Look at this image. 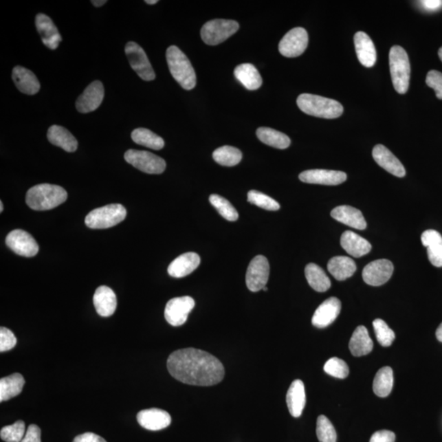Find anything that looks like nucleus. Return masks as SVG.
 <instances>
[{
	"mask_svg": "<svg viewBox=\"0 0 442 442\" xmlns=\"http://www.w3.org/2000/svg\"><path fill=\"white\" fill-rule=\"evenodd\" d=\"M170 375L183 384L209 387L221 383L225 368L214 355L204 351L186 349L174 351L167 360Z\"/></svg>",
	"mask_w": 442,
	"mask_h": 442,
	"instance_id": "nucleus-1",
	"label": "nucleus"
},
{
	"mask_svg": "<svg viewBox=\"0 0 442 442\" xmlns=\"http://www.w3.org/2000/svg\"><path fill=\"white\" fill-rule=\"evenodd\" d=\"M67 199V192L63 188L49 184H38L30 188L25 196L28 207L36 211L54 209Z\"/></svg>",
	"mask_w": 442,
	"mask_h": 442,
	"instance_id": "nucleus-2",
	"label": "nucleus"
},
{
	"mask_svg": "<svg viewBox=\"0 0 442 442\" xmlns=\"http://www.w3.org/2000/svg\"><path fill=\"white\" fill-rule=\"evenodd\" d=\"M166 61L170 74L183 89L191 90L196 87V74L190 59L177 46H170L166 50Z\"/></svg>",
	"mask_w": 442,
	"mask_h": 442,
	"instance_id": "nucleus-3",
	"label": "nucleus"
},
{
	"mask_svg": "<svg viewBox=\"0 0 442 442\" xmlns=\"http://www.w3.org/2000/svg\"><path fill=\"white\" fill-rule=\"evenodd\" d=\"M297 104L304 113L313 117L334 119L341 117L343 113V107L340 102L315 94H301L298 98Z\"/></svg>",
	"mask_w": 442,
	"mask_h": 442,
	"instance_id": "nucleus-4",
	"label": "nucleus"
},
{
	"mask_svg": "<svg viewBox=\"0 0 442 442\" xmlns=\"http://www.w3.org/2000/svg\"><path fill=\"white\" fill-rule=\"evenodd\" d=\"M389 64L395 89L400 94H405L410 85V63L409 57L402 47L395 45L390 49Z\"/></svg>",
	"mask_w": 442,
	"mask_h": 442,
	"instance_id": "nucleus-5",
	"label": "nucleus"
},
{
	"mask_svg": "<svg viewBox=\"0 0 442 442\" xmlns=\"http://www.w3.org/2000/svg\"><path fill=\"white\" fill-rule=\"evenodd\" d=\"M126 210L121 204H110L90 212L85 217V225L90 229H109L122 222L126 217Z\"/></svg>",
	"mask_w": 442,
	"mask_h": 442,
	"instance_id": "nucleus-6",
	"label": "nucleus"
},
{
	"mask_svg": "<svg viewBox=\"0 0 442 442\" xmlns=\"http://www.w3.org/2000/svg\"><path fill=\"white\" fill-rule=\"evenodd\" d=\"M239 25L236 21L214 19L208 21L201 30V36L205 44L217 45L238 32Z\"/></svg>",
	"mask_w": 442,
	"mask_h": 442,
	"instance_id": "nucleus-7",
	"label": "nucleus"
},
{
	"mask_svg": "<svg viewBox=\"0 0 442 442\" xmlns=\"http://www.w3.org/2000/svg\"><path fill=\"white\" fill-rule=\"evenodd\" d=\"M124 160L144 173L158 175L164 173L166 163L162 157L147 151L130 149L124 153Z\"/></svg>",
	"mask_w": 442,
	"mask_h": 442,
	"instance_id": "nucleus-8",
	"label": "nucleus"
},
{
	"mask_svg": "<svg viewBox=\"0 0 442 442\" xmlns=\"http://www.w3.org/2000/svg\"><path fill=\"white\" fill-rule=\"evenodd\" d=\"M126 57L132 69L134 70L142 80L151 81L155 80L156 75L150 63L144 50L135 42H128L126 48Z\"/></svg>",
	"mask_w": 442,
	"mask_h": 442,
	"instance_id": "nucleus-9",
	"label": "nucleus"
},
{
	"mask_svg": "<svg viewBox=\"0 0 442 442\" xmlns=\"http://www.w3.org/2000/svg\"><path fill=\"white\" fill-rule=\"evenodd\" d=\"M269 264L264 256H256L249 264L246 274V285L253 293L263 290L267 285Z\"/></svg>",
	"mask_w": 442,
	"mask_h": 442,
	"instance_id": "nucleus-10",
	"label": "nucleus"
},
{
	"mask_svg": "<svg viewBox=\"0 0 442 442\" xmlns=\"http://www.w3.org/2000/svg\"><path fill=\"white\" fill-rule=\"evenodd\" d=\"M308 34L302 27L291 29L283 37L278 50L286 58H296L302 55L308 46Z\"/></svg>",
	"mask_w": 442,
	"mask_h": 442,
	"instance_id": "nucleus-11",
	"label": "nucleus"
},
{
	"mask_svg": "<svg viewBox=\"0 0 442 442\" xmlns=\"http://www.w3.org/2000/svg\"><path fill=\"white\" fill-rule=\"evenodd\" d=\"M195 307V300L188 296L171 299L166 306L165 318L170 325L178 327L186 323Z\"/></svg>",
	"mask_w": 442,
	"mask_h": 442,
	"instance_id": "nucleus-12",
	"label": "nucleus"
},
{
	"mask_svg": "<svg viewBox=\"0 0 442 442\" xmlns=\"http://www.w3.org/2000/svg\"><path fill=\"white\" fill-rule=\"evenodd\" d=\"M5 243L12 252L21 256H35L38 252L36 239L23 230L10 232L6 237Z\"/></svg>",
	"mask_w": 442,
	"mask_h": 442,
	"instance_id": "nucleus-13",
	"label": "nucleus"
},
{
	"mask_svg": "<svg viewBox=\"0 0 442 442\" xmlns=\"http://www.w3.org/2000/svg\"><path fill=\"white\" fill-rule=\"evenodd\" d=\"M394 266L390 261L381 259L372 261L363 269L364 282L371 286H381L387 283L393 276Z\"/></svg>",
	"mask_w": 442,
	"mask_h": 442,
	"instance_id": "nucleus-14",
	"label": "nucleus"
},
{
	"mask_svg": "<svg viewBox=\"0 0 442 442\" xmlns=\"http://www.w3.org/2000/svg\"><path fill=\"white\" fill-rule=\"evenodd\" d=\"M104 98V87L101 81H93L77 98L76 107L80 113H88L100 107Z\"/></svg>",
	"mask_w": 442,
	"mask_h": 442,
	"instance_id": "nucleus-15",
	"label": "nucleus"
},
{
	"mask_svg": "<svg viewBox=\"0 0 442 442\" xmlns=\"http://www.w3.org/2000/svg\"><path fill=\"white\" fill-rule=\"evenodd\" d=\"M299 179L307 184L338 186L346 181L347 175L342 171L316 169L303 171L299 175Z\"/></svg>",
	"mask_w": 442,
	"mask_h": 442,
	"instance_id": "nucleus-16",
	"label": "nucleus"
},
{
	"mask_svg": "<svg viewBox=\"0 0 442 442\" xmlns=\"http://www.w3.org/2000/svg\"><path fill=\"white\" fill-rule=\"evenodd\" d=\"M373 159L382 168L397 177H404L406 171L404 166L399 161L398 158L390 151L388 148L382 144H377L373 149Z\"/></svg>",
	"mask_w": 442,
	"mask_h": 442,
	"instance_id": "nucleus-17",
	"label": "nucleus"
},
{
	"mask_svg": "<svg viewBox=\"0 0 442 442\" xmlns=\"http://www.w3.org/2000/svg\"><path fill=\"white\" fill-rule=\"evenodd\" d=\"M342 304L337 298H330L317 308L312 317V324L316 328L324 329L333 324L340 314Z\"/></svg>",
	"mask_w": 442,
	"mask_h": 442,
	"instance_id": "nucleus-18",
	"label": "nucleus"
},
{
	"mask_svg": "<svg viewBox=\"0 0 442 442\" xmlns=\"http://www.w3.org/2000/svg\"><path fill=\"white\" fill-rule=\"evenodd\" d=\"M137 421L148 430L159 431L169 426L171 417L166 411L153 408L140 411L137 415Z\"/></svg>",
	"mask_w": 442,
	"mask_h": 442,
	"instance_id": "nucleus-19",
	"label": "nucleus"
},
{
	"mask_svg": "<svg viewBox=\"0 0 442 442\" xmlns=\"http://www.w3.org/2000/svg\"><path fill=\"white\" fill-rule=\"evenodd\" d=\"M36 27L44 45L49 49H57L63 38L52 19L45 14H38L36 18Z\"/></svg>",
	"mask_w": 442,
	"mask_h": 442,
	"instance_id": "nucleus-20",
	"label": "nucleus"
},
{
	"mask_svg": "<svg viewBox=\"0 0 442 442\" xmlns=\"http://www.w3.org/2000/svg\"><path fill=\"white\" fill-rule=\"evenodd\" d=\"M355 48L358 60L363 66L371 68L377 61L375 45L366 33L359 32L354 37Z\"/></svg>",
	"mask_w": 442,
	"mask_h": 442,
	"instance_id": "nucleus-21",
	"label": "nucleus"
},
{
	"mask_svg": "<svg viewBox=\"0 0 442 442\" xmlns=\"http://www.w3.org/2000/svg\"><path fill=\"white\" fill-rule=\"evenodd\" d=\"M200 263V256L197 253H184L170 264L167 272L171 277L184 278L194 272L199 267Z\"/></svg>",
	"mask_w": 442,
	"mask_h": 442,
	"instance_id": "nucleus-22",
	"label": "nucleus"
},
{
	"mask_svg": "<svg viewBox=\"0 0 442 442\" xmlns=\"http://www.w3.org/2000/svg\"><path fill=\"white\" fill-rule=\"evenodd\" d=\"M331 217L336 221L356 230L366 229L367 223L360 210L350 206H339L331 212Z\"/></svg>",
	"mask_w": 442,
	"mask_h": 442,
	"instance_id": "nucleus-23",
	"label": "nucleus"
},
{
	"mask_svg": "<svg viewBox=\"0 0 442 442\" xmlns=\"http://www.w3.org/2000/svg\"><path fill=\"white\" fill-rule=\"evenodd\" d=\"M93 305L98 315L109 317L117 309V296L109 287H98L93 295Z\"/></svg>",
	"mask_w": 442,
	"mask_h": 442,
	"instance_id": "nucleus-24",
	"label": "nucleus"
},
{
	"mask_svg": "<svg viewBox=\"0 0 442 442\" xmlns=\"http://www.w3.org/2000/svg\"><path fill=\"white\" fill-rule=\"evenodd\" d=\"M12 80L21 93L34 96L40 91L41 84L37 77L32 71L27 68L16 66L12 70Z\"/></svg>",
	"mask_w": 442,
	"mask_h": 442,
	"instance_id": "nucleus-25",
	"label": "nucleus"
},
{
	"mask_svg": "<svg viewBox=\"0 0 442 442\" xmlns=\"http://www.w3.org/2000/svg\"><path fill=\"white\" fill-rule=\"evenodd\" d=\"M286 401L291 415L294 418H299L307 402L306 390L302 381L297 379L291 383L287 390Z\"/></svg>",
	"mask_w": 442,
	"mask_h": 442,
	"instance_id": "nucleus-26",
	"label": "nucleus"
},
{
	"mask_svg": "<svg viewBox=\"0 0 442 442\" xmlns=\"http://www.w3.org/2000/svg\"><path fill=\"white\" fill-rule=\"evenodd\" d=\"M423 245L428 249V256L431 264L442 267V236L434 230L424 231L421 236Z\"/></svg>",
	"mask_w": 442,
	"mask_h": 442,
	"instance_id": "nucleus-27",
	"label": "nucleus"
},
{
	"mask_svg": "<svg viewBox=\"0 0 442 442\" xmlns=\"http://www.w3.org/2000/svg\"><path fill=\"white\" fill-rule=\"evenodd\" d=\"M341 245L349 255L362 257L371 251L372 246L366 239L354 233L353 231H346L341 237Z\"/></svg>",
	"mask_w": 442,
	"mask_h": 442,
	"instance_id": "nucleus-28",
	"label": "nucleus"
},
{
	"mask_svg": "<svg viewBox=\"0 0 442 442\" xmlns=\"http://www.w3.org/2000/svg\"><path fill=\"white\" fill-rule=\"evenodd\" d=\"M48 140L51 144L65 150L68 153L76 152L78 142L69 131L60 126H52L49 128Z\"/></svg>",
	"mask_w": 442,
	"mask_h": 442,
	"instance_id": "nucleus-29",
	"label": "nucleus"
},
{
	"mask_svg": "<svg viewBox=\"0 0 442 442\" xmlns=\"http://www.w3.org/2000/svg\"><path fill=\"white\" fill-rule=\"evenodd\" d=\"M373 349V342L364 326H359L351 336L349 349L356 357L370 354Z\"/></svg>",
	"mask_w": 442,
	"mask_h": 442,
	"instance_id": "nucleus-30",
	"label": "nucleus"
},
{
	"mask_svg": "<svg viewBox=\"0 0 442 442\" xmlns=\"http://www.w3.org/2000/svg\"><path fill=\"white\" fill-rule=\"evenodd\" d=\"M234 76L244 87L249 90H256L263 85V78L259 71L250 63L240 64L235 68Z\"/></svg>",
	"mask_w": 442,
	"mask_h": 442,
	"instance_id": "nucleus-31",
	"label": "nucleus"
},
{
	"mask_svg": "<svg viewBox=\"0 0 442 442\" xmlns=\"http://www.w3.org/2000/svg\"><path fill=\"white\" fill-rule=\"evenodd\" d=\"M328 269L337 280L343 281L353 276L356 265L350 257L335 256L329 261Z\"/></svg>",
	"mask_w": 442,
	"mask_h": 442,
	"instance_id": "nucleus-32",
	"label": "nucleus"
},
{
	"mask_svg": "<svg viewBox=\"0 0 442 442\" xmlns=\"http://www.w3.org/2000/svg\"><path fill=\"white\" fill-rule=\"evenodd\" d=\"M24 384V377L19 373L3 377L0 380V401H6L19 396L23 389Z\"/></svg>",
	"mask_w": 442,
	"mask_h": 442,
	"instance_id": "nucleus-33",
	"label": "nucleus"
},
{
	"mask_svg": "<svg viewBox=\"0 0 442 442\" xmlns=\"http://www.w3.org/2000/svg\"><path fill=\"white\" fill-rule=\"evenodd\" d=\"M305 274L309 285L319 293H324L331 287V281L319 265L314 263L308 264L305 269Z\"/></svg>",
	"mask_w": 442,
	"mask_h": 442,
	"instance_id": "nucleus-34",
	"label": "nucleus"
},
{
	"mask_svg": "<svg viewBox=\"0 0 442 442\" xmlns=\"http://www.w3.org/2000/svg\"><path fill=\"white\" fill-rule=\"evenodd\" d=\"M256 136L263 144L278 149H286L291 144L289 136L272 128L257 129Z\"/></svg>",
	"mask_w": 442,
	"mask_h": 442,
	"instance_id": "nucleus-35",
	"label": "nucleus"
},
{
	"mask_svg": "<svg viewBox=\"0 0 442 442\" xmlns=\"http://www.w3.org/2000/svg\"><path fill=\"white\" fill-rule=\"evenodd\" d=\"M393 368L388 366L382 368L377 371L373 380V392L377 397L384 398L389 396L393 388Z\"/></svg>",
	"mask_w": 442,
	"mask_h": 442,
	"instance_id": "nucleus-36",
	"label": "nucleus"
},
{
	"mask_svg": "<svg viewBox=\"0 0 442 442\" xmlns=\"http://www.w3.org/2000/svg\"><path fill=\"white\" fill-rule=\"evenodd\" d=\"M131 138L135 144L153 150H161L165 146L162 137L145 128L135 129L131 133Z\"/></svg>",
	"mask_w": 442,
	"mask_h": 442,
	"instance_id": "nucleus-37",
	"label": "nucleus"
},
{
	"mask_svg": "<svg viewBox=\"0 0 442 442\" xmlns=\"http://www.w3.org/2000/svg\"><path fill=\"white\" fill-rule=\"evenodd\" d=\"M213 159L223 166H234L242 160V153L239 149L231 146H223L214 150Z\"/></svg>",
	"mask_w": 442,
	"mask_h": 442,
	"instance_id": "nucleus-38",
	"label": "nucleus"
},
{
	"mask_svg": "<svg viewBox=\"0 0 442 442\" xmlns=\"http://www.w3.org/2000/svg\"><path fill=\"white\" fill-rule=\"evenodd\" d=\"M209 201L225 220L229 221L238 220L239 213L237 210L225 197L217 195H212L209 197Z\"/></svg>",
	"mask_w": 442,
	"mask_h": 442,
	"instance_id": "nucleus-39",
	"label": "nucleus"
},
{
	"mask_svg": "<svg viewBox=\"0 0 442 442\" xmlns=\"http://www.w3.org/2000/svg\"><path fill=\"white\" fill-rule=\"evenodd\" d=\"M316 434L320 442H337V432L333 425L324 415L317 419Z\"/></svg>",
	"mask_w": 442,
	"mask_h": 442,
	"instance_id": "nucleus-40",
	"label": "nucleus"
},
{
	"mask_svg": "<svg viewBox=\"0 0 442 442\" xmlns=\"http://www.w3.org/2000/svg\"><path fill=\"white\" fill-rule=\"evenodd\" d=\"M247 200L249 203L257 206L267 211H278L280 209V203L259 191L251 190L248 192Z\"/></svg>",
	"mask_w": 442,
	"mask_h": 442,
	"instance_id": "nucleus-41",
	"label": "nucleus"
},
{
	"mask_svg": "<svg viewBox=\"0 0 442 442\" xmlns=\"http://www.w3.org/2000/svg\"><path fill=\"white\" fill-rule=\"evenodd\" d=\"M377 342L384 347L390 346L395 340V333L388 327L386 322L381 319H376L373 322Z\"/></svg>",
	"mask_w": 442,
	"mask_h": 442,
	"instance_id": "nucleus-42",
	"label": "nucleus"
},
{
	"mask_svg": "<svg viewBox=\"0 0 442 442\" xmlns=\"http://www.w3.org/2000/svg\"><path fill=\"white\" fill-rule=\"evenodd\" d=\"M25 434V423L21 420L3 427L0 432L1 439L6 442H21Z\"/></svg>",
	"mask_w": 442,
	"mask_h": 442,
	"instance_id": "nucleus-43",
	"label": "nucleus"
},
{
	"mask_svg": "<svg viewBox=\"0 0 442 442\" xmlns=\"http://www.w3.org/2000/svg\"><path fill=\"white\" fill-rule=\"evenodd\" d=\"M324 371L328 375L340 379H346L349 375V368L347 364L344 360L338 357L329 359L324 364Z\"/></svg>",
	"mask_w": 442,
	"mask_h": 442,
	"instance_id": "nucleus-44",
	"label": "nucleus"
},
{
	"mask_svg": "<svg viewBox=\"0 0 442 442\" xmlns=\"http://www.w3.org/2000/svg\"><path fill=\"white\" fill-rule=\"evenodd\" d=\"M16 344V338L11 330L1 327L0 329V351H10Z\"/></svg>",
	"mask_w": 442,
	"mask_h": 442,
	"instance_id": "nucleus-45",
	"label": "nucleus"
},
{
	"mask_svg": "<svg viewBox=\"0 0 442 442\" xmlns=\"http://www.w3.org/2000/svg\"><path fill=\"white\" fill-rule=\"evenodd\" d=\"M426 83L428 87L435 90L437 98L442 100V73L435 70L429 71Z\"/></svg>",
	"mask_w": 442,
	"mask_h": 442,
	"instance_id": "nucleus-46",
	"label": "nucleus"
},
{
	"mask_svg": "<svg viewBox=\"0 0 442 442\" xmlns=\"http://www.w3.org/2000/svg\"><path fill=\"white\" fill-rule=\"evenodd\" d=\"M21 442H41V428L36 424L30 425Z\"/></svg>",
	"mask_w": 442,
	"mask_h": 442,
	"instance_id": "nucleus-47",
	"label": "nucleus"
},
{
	"mask_svg": "<svg viewBox=\"0 0 442 442\" xmlns=\"http://www.w3.org/2000/svg\"><path fill=\"white\" fill-rule=\"evenodd\" d=\"M396 435L388 430L377 431L373 433L370 442H395Z\"/></svg>",
	"mask_w": 442,
	"mask_h": 442,
	"instance_id": "nucleus-48",
	"label": "nucleus"
},
{
	"mask_svg": "<svg viewBox=\"0 0 442 442\" xmlns=\"http://www.w3.org/2000/svg\"><path fill=\"white\" fill-rule=\"evenodd\" d=\"M73 442H107L100 436L92 432H85L84 434L77 436Z\"/></svg>",
	"mask_w": 442,
	"mask_h": 442,
	"instance_id": "nucleus-49",
	"label": "nucleus"
},
{
	"mask_svg": "<svg viewBox=\"0 0 442 442\" xmlns=\"http://www.w3.org/2000/svg\"><path fill=\"white\" fill-rule=\"evenodd\" d=\"M419 3L424 10L430 12L439 10L442 5V1L440 0H425V1H420Z\"/></svg>",
	"mask_w": 442,
	"mask_h": 442,
	"instance_id": "nucleus-50",
	"label": "nucleus"
},
{
	"mask_svg": "<svg viewBox=\"0 0 442 442\" xmlns=\"http://www.w3.org/2000/svg\"><path fill=\"white\" fill-rule=\"evenodd\" d=\"M436 336H437V340L442 342V323L439 325V327L437 328V329Z\"/></svg>",
	"mask_w": 442,
	"mask_h": 442,
	"instance_id": "nucleus-51",
	"label": "nucleus"
},
{
	"mask_svg": "<svg viewBox=\"0 0 442 442\" xmlns=\"http://www.w3.org/2000/svg\"><path fill=\"white\" fill-rule=\"evenodd\" d=\"M91 3L93 4V6L101 7L107 3V0H92Z\"/></svg>",
	"mask_w": 442,
	"mask_h": 442,
	"instance_id": "nucleus-52",
	"label": "nucleus"
},
{
	"mask_svg": "<svg viewBox=\"0 0 442 442\" xmlns=\"http://www.w3.org/2000/svg\"><path fill=\"white\" fill-rule=\"evenodd\" d=\"M145 3L150 4V5H153V4L157 3L158 1L157 0H146Z\"/></svg>",
	"mask_w": 442,
	"mask_h": 442,
	"instance_id": "nucleus-53",
	"label": "nucleus"
},
{
	"mask_svg": "<svg viewBox=\"0 0 442 442\" xmlns=\"http://www.w3.org/2000/svg\"><path fill=\"white\" fill-rule=\"evenodd\" d=\"M439 58L441 59V61L442 62V47L439 51Z\"/></svg>",
	"mask_w": 442,
	"mask_h": 442,
	"instance_id": "nucleus-54",
	"label": "nucleus"
},
{
	"mask_svg": "<svg viewBox=\"0 0 442 442\" xmlns=\"http://www.w3.org/2000/svg\"><path fill=\"white\" fill-rule=\"evenodd\" d=\"M3 205L2 201H0V212H3Z\"/></svg>",
	"mask_w": 442,
	"mask_h": 442,
	"instance_id": "nucleus-55",
	"label": "nucleus"
},
{
	"mask_svg": "<svg viewBox=\"0 0 442 442\" xmlns=\"http://www.w3.org/2000/svg\"><path fill=\"white\" fill-rule=\"evenodd\" d=\"M263 290H264V291H268V289H267V287H266V286H265Z\"/></svg>",
	"mask_w": 442,
	"mask_h": 442,
	"instance_id": "nucleus-56",
	"label": "nucleus"
}]
</instances>
